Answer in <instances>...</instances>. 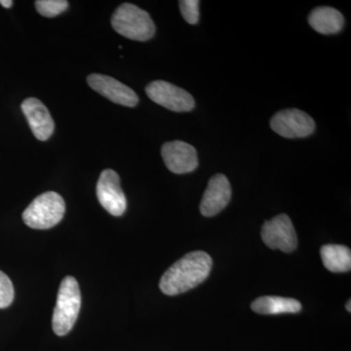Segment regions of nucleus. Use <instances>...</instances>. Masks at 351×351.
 <instances>
[{
	"label": "nucleus",
	"instance_id": "nucleus-1",
	"mask_svg": "<svg viewBox=\"0 0 351 351\" xmlns=\"http://www.w3.org/2000/svg\"><path fill=\"white\" fill-rule=\"evenodd\" d=\"M212 265L213 260L205 252H191L166 270L161 277L159 288L167 295L188 292L206 280Z\"/></svg>",
	"mask_w": 351,
	"mask_h": 351
},
{
	"label": "nucleus",
	"instance_id": "nucleus-2",
	"mask_svg": "<svg viewBox=\"0 0 351 351\" xmlns=\"http://www.w3.org/2000/svg\"><path fill=\"white\" fill-rule=\"evenodd\" d=\"M82 307V293L75 277L66 276L60 286L56 306L53 313V331L57 336H66L77 320Z\"/></svg>",
	"mask_w": 351,
	"mask_h": 351
},
{
	"label": "nucleus",
	"instance_id": "nucleus-3",
	"mask_svg": "<svg viewBox=\"0 0 351 351\" xmlns=\"http://www.w3.org/2000/svg\"><path fill=\"white\" fill-rule=\"evenodd\" d=\"M112 25L120 36L132 40L147 41L156 34V25L149 14L131 3L122 4L115 10Z\"/></svg>",
	"mask_w": 351,
	"mask_h": 351
},
{
	"label": "nucleus",
	"instance_id": "nucleus-4",
	"mask_svg": "<svg viewBox=\"0 0 351 351\" xmlns=\"http://www.w3.org/2000/svg\"><path fill=\"white\" fill-rule=\"evenodd\" d=\"M64 213L63 197L54 191H47L32 201L23 213V219L34 230H49L63 219Z\"/></svg>",
	"mask_w": 351,
	"mask_h": 351
},
{
	"label": "nucleus",
	"instance_id": "nucleus-5",
	"mask_svg": "<svg viewBox=\"0 0 351 351\" xmlns=\"http://www.w3.org/2000/svg\"><path fill=\"white\" fill-rule=\"evenodd\" d=\"M145 92L154 103L172 112H191L195 107V99L189 92L170 82H152L145 88Z\"/></svg>",
	"mask_w": 351,
	"mask_h": 351
},
{
	"label": "nucleus",
	"instance_id": "nucleus-6",
	"mask_svg": "<svg viewBox=\"0 0 351 351\" xmlns=\"http://www.w3.org/2000/svg\"><path fill=\"white\" fill-rule=\"evenodd\" d=\"M270 126L281 137L288 138L308 137L315 130V122L313 117L295 108L276 113L270 120Z\"/></svg>",
	"mask_w": 351,
	"mask_h": 351
},
{
	"label": "nucleus",
	"instance_id": "nucleus-7",
	"mask_svg": "<svg viewBox=\"0 0 351 351\" xmlns=\"http://www.w3.org/2000/svg\"><path fill=\"white\" fill-rule=\"evenodd\" d=\"M263 241L270 249L292 253L298 247V237L288 215L281 214L265 221L261 232Z\"/></svg>",
	"mask_w": 351,
	"mask_h": 351
},
{
	"label": "nucleus",
	"instance_id": "nucleus-8",
	"mask_svg": "<svg viewBox=\"0 0 351 351\" xmlns=\"http://www.w3.org/2000/svg\"><path fill=\"white\" fill-rule=\"evenodd\" d=\"M97 196L101 206L112 215L119 217L125 213L126 196L120 186V178L115 171L104 170L97 184Z\"/></svg>",
	"mask_w": 351,
	"mask_h": 351
},
{
	"label": "nucleus",
	"instance_id": "nucleus-9",
	"mask_svg": "<svg viewBox=\"0 0 351 351\" xmlns=\"http://www.w3.org/2000/svg\"><path fill=\"white\" fill-rule=\"evenodd\" d=\"M87 82L92 89L117 105L129 108L138 105V97L135 91L110 76L93 73L88 76Z\"/></svg>",
	"mask_w": 351,
	"mask_h": 351
},
{
	"label": "nucleus",
	"instance_id": "nucleus-10",
	"mask_svg": "<svg viewBox=\"0 0 351 351\" xmlns=\"http://www.w3.org/2000/svg\"><path fill=\"white\" fill-rule=\"evenodd\" d=\"M161 156L166 167L175 174L193 172L198 166L197 152L193 145L182 141L164 144Z\"/></svg>",
	"mask_w": 351,
	"mask_h": 351
},
{
	"label": "nucleus",
	"instance_id": "nucleus-11",
	"mask_svg": "<svg viewBox=\"0 0 351 351\" xmlns=\"http://www.w3.org/2000/svg\"><path fill=\"white\" fill-rule=\"evenodd\" d=\"M232 198V186L228 178L217 174L210 179L200 203V212L204 217H214L223 211Z\"/></svg>",
	"mask_w": 351,
	"mask_h": 351
},
{
	"label": "nucleus",
	"instance_id": "nucleus-12",
	"mask_svg": "<svg viewBox=\"0 0 351 351\" xmlns=\"http://www.w3.org/2000/svg\"><path fill=\"white\" fill-rule=\"evenodd\" d=\"M22 110L36 138L46 141L52 136L55 129L54 120L43 101L36 98L27 99L23 101Z\"/></svg>",
	"mask_w": 351,
	"mask_h": 351
},
{
	"label": "nucleus",
	"instance_id": "nucleus-13",
	"mask_svg": "<svg viewBox=\"0 0 351 351\" xmlns=\"http://www.w3.org/2000/svg\"><path fill=\"white\" fill-rule=\"evenodd\" d=\"M308 23L314 31L319 34H335L341 31L345 25V19L337 9L321 6L309 14Z\"/></svg>",
	"mask_w": 351,
	"mask_h": 351
},
{
	"label": "nucleus",
	"instance_id": "nucleus-14",
	"mask_svg": "<svg viewBox=\"0 0 351 351\" xmlns=\"http://www.w3.org/2000/svg\"><path fill=\"white\" fill-rule=\"evenodd\" d=\"M254 313L272 315L280 313H297L302 311V304L291 298L277 297V295H265L258 298L251 304Z\"/></svg>",
	"mask_w": 351,
	"mask_h": 351
},
{
	"label": "nucleus",
	"instance_id": "nucleus-15",
	"mask_svg": "<svg viewBox=\"0 0 351 351\" xmlns=\"http://www.w3.org/2000/svg\"><path fill=\"white\" fill-rule=\"evenodd\" d=\"M323 265L331 272H348L351 269V251L343 245L328 244L321 248Z\"/></svg>",
	"mask_w": 351,
	"mask_h": 351
},
{
	"label": "nucleus",
	"instance_id": "nucleus-16",
	"mask_svg": "<svg viewBox=\"0 0 351 351\" xmlns=\"http://www.w3.org/2000/svg\"><path fill=\"white\" fill-rule=\"evenodd\" d=\"M66 0H38L36 8L44 17L53 18L64 12L68 9Z\"/></svg>",
	"mask_w": 351,
	"mask_h": 351
},
{
	"label": "nucleus",
	"instance_id": "nucleus-17",
	"mask_svg": "<svg viewBox=\"0 0 351 351\" xmlns=\"http://www.w3.org/2000/svg\"><path fill=\"white\" fill-rule=\"evenodd\" d=\"M14 286L12 281L0 270V308L10 306L14 301Z\"/></svg>",
	"mask_w": 351,
	"mask_h": 351
},
{
	"label": "nucleus",
	"instance_id": "nucleus-18",
	"mask_svg": "<svg viewBox=\"0 0 351 351\" xmlns=\"http://www.w3.org/2000/svg\"><path fill=\"white\" fill-rule=\"evenodd\" d=\"M199 4L198 0H182L179 2L182 16L189 24H197L199 20Z\"/></svg>",
	"mask_w": 351,
	"mask_h": 351
},
{
	"label": "nucleus",
	"instance_id": "nucleus-19",
	"mask_svg": "<svg viewBox=\"0 0 351 351\" xmlns=\"http://www.w3.org/2000/svg\"><path fill=\"white\" fill-rule=\"evenodd\" d=\"M0 4L3 6L4 8H11L13 5L12 0H0Z\"/></svg>",
	"mask_w": 351,
	"mask_h": 351
},
{
	"label": "nucleus",
	"instance_id": "nucleus-20",
	"mask_svg": "<svg viewBox=\"0 0 351 351\" xmlns=\"http://www.w3.org/2000/svg\"><path fill=\"white\" fill-rule=\"evenodd\" d=\"M351 301L350 300V301H348V302H346V311H348V313H351Z\"/></svg>",
	"mask_w": 351,
	"mask_h": 351
}]
</instances>
